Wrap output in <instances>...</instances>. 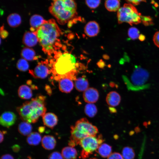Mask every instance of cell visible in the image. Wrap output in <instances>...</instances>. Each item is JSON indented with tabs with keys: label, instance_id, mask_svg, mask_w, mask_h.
<instances>
[{
	"label": "cell",
	"instance_id": "3",
	"mask_svg": "<svg viewBox=\"0 0 159 159\" xmlns=\"http://www.w3.org/2000/svg\"><path fill=\"white\" fill-rule=\"evenodd\" d=\"M52 1L49 11L59 24H71L78 20L77 5L74 0Z\"/></svg>",
	"mask_w": 159,
	"mask_h": 159
},
{
	"label": "cell",
	"instance_id": "41",
	"mask_svg": "<svg viewBox=\"0 0 159 159\" xmlns=\"http://www.w3.org/2000/svg\"><path fill=\"white\" fill-rule=\"evenodd\" d=\"M45 130V127H40L39 128L38 130L40 133H42L44 132Z\"/></svg>",
	"mask_w": 159,
	"mask_h": 159
},
{
	"label": "cell",
	"instance_id": "14",
	"mask_svg": "<svg viewBox=\"0 0 159 159\" xmlns=\"http://www.w3.org/2000/svg\"><path fill=\"white\" fill-rule=\"evenodd\" d=\"M42 117L44 125L52 129H53L57 123L58 117L53 113H47Z\"/></svg>",
	"mask_w": 159,
	"mask_h": 159
},
{
	"label": "cell",
	"instance_id": "19",
	"mask_svg": "<svg viewBox=\"0 0 159 159\" xmlns=\"http://www.w3.org/2000/svg\"><path fill=\"white\" fill-rule=\"evenodd\" d=\"M62 155L64 159H76L77 152L74 147L67 146L62 149Z\"/></svg>",
	"mask_w": 159,
	"mask_h": 159
},
{
	"label": "cell",
	"instance_id": "24",
	"mask_svg": "<svg viewBox=\"0 0 159 159\" xmlns=\"http://www.w3.org/2000/svg\"><path fill=\"white\" fill-rule=\"evenodd\" d=\"M32 127L29 122L26 121L21 122L19 125L18 130L19 132L24 136L28 135L32 132Z\"/></svg>",
	"mask_w": 159,
	"mask_h": 159
},
{
	"label": "cell",
	"instance_id": "27",
	"mask_svg": "<svg viewBox=\"0 0 159 159\" xmlns=\"http://www.w3.org/2000/svg\"><path fill=\"white\" fill-rule=\"evenodd\" d=\"M120 5L119 0H106L105 3L106 9L111 12L117 11L120 8Z\"/></svg>",
	"mask_w": 159,
	"mask_h": 159
},
{
	"label": "cell",
	"instance_id": "10",
	"mask_svg": "<svg viewBox=\"0 0 159 159\" xmlns=\"http://www.w3.org/2000/svg\"><path fill=\"white\" fill-rule=\"evenodd\" d=\"M16 120V116L14 112H5L0 116V123L2 126L8 128L14 124Z\"/></svg>",
	"mask_w": 159,
	"mask_h": 159
},
{
	"label": "cell",
	"instance_id": "9",
	"mask_svg": "<svg viewBox=\"0 0 159 159\" xmlns=\"http://www.w3.org/2000/svg\"><path fill=\"white\" fill-rule=\"evenodd\" d=\"M29 73L36 78L43 79L51 72L47 62H39L33 70H29Z\"/></svg>",
	"mask_w": 159,
	"mask_h": 159
},
{
	"label": "cell",
	"instance_id": "7",
	"mask_svg": "<svg viewBox=\"0 0 159 159\" xmlns=\"http://www.w3.org/2000/svg\"><path fill=\"white\" fill-rule=\"evenodd\" d=\"M142 15L136 8L130 4H125L117 11L118 23H127L131 25L137 24L142 21Z\"/></svg>",
	"mask_w": 159,
	"mask_h": 159
},
{
	"label": "cell",
	"instance_id": "39",
	"mask_svg": "<svg viewBox=\"0 0 159 159\" xmlns=\"http://www.w3.org/2000/svg\"><path fill=\"white\" fill-rule=\"evenodd\" d=\"M0 159H14V158L11 155L6 154L2 155Z\"/></svg>",
	"mask_w": 159,
	"mask_h": 159
},
{
	"label": "cell",
	"instance_id": "15",
	"mask_svg": "<svg viewBox=\"0 0 159 159\" xmlns=\"http://www.w3.org/2000/svg\"><path fill=\"white\" fill-rule=\"evenodd\" d=\"M58 81L59 88L61 92L69 93L73 90L74 84L71 79L65 78L61 79Z\"/></svg>",
	"mask_w": 159,
	"mask_h": 159
},
{
	"label": "cell",
	"instance_id": "38",
	"mask_svg": "<svg viewBox=\"0 0 159 159\" xmlns=\"http://www.w3.org/2000/svg\"><path fill=\"white\" fill-rule=\"evenodd\" d=\"M8 35V32L4 29V26L3 25L1 27L0 29L1 37H2V38L4 39L6 38Z\"/></svg>",
	"mask_w": 159,
	"mask_h": 159
},
{
	"label": "cell",
	"instance_id": "35",
	"mask_svg": "<svg viewBox=\"0 0 159 159\" xmlns=\"http://www.w3.org/2000/svg\"><path fill=\"white\" fill-rule=\"evenodd\" d=\"M141 21L143 24L147 26L151 24L152 23V20L149 16H144L142 15Z\"/></svg>",
	"mask_w": 159,
	"mask_h": 159
},
{
	"label": "cell",
	"instance_id": "6",
	"mask_svg": "<svg viewBox=\"0 0 159 159\" xmlns=\"http://www.w3.org/2000/svg\"><path fill=\"white\" fill-rule=\"evenodd\" d=\"M149 74L145 69L137 67L131 75L130 80L125 78V81L129 90L139 91L148 88L149 86L148 82Z\"/></svg>",
	"mask_w": 159,
	"mask_h": 159
},
{
	"label": "cell",
	"instance_id": "22",
	"mask_svg": "<svg viewBox=\"0 0 159 159\" xmlns=\"http://www.w3.org/2000/svg\"><path fill=\"white\" fill-rule=\"evenodd\" d=\"M96 151L102 157L108 158L112 153V148L108 144L103 143L99 146Z\"/></svg>",
	"mask_w": 159,
	"mask_h": 159
},
{
	"label": "cell",
	"instance_id": "40",
	"mask_svg": "<svg viewBox=\"0 0 159 159\" xmlns=\"http://www.w3.org/2000/svg\"><path fill=\"white\" fill-rule=\"evenodd\" d=\"M13 150L15 152H17L20 149L19 146L17 145H14L12 147Z\"/></svg>",
	"mask_w": 159,
	"mask_h": 159
},
{
	"label": "cell",
	"instance_id": "16",
	"mask_svg": "<svg viewBox=\"0 0 159 159\" xmlns=\"http://www.w3.org/2000/svg\"><path fill=\"white\" fill-rule=\"evenodd\" d=\"M46 21L42 16L39 15L35 14L32 16L29 20L31 31L35 32Z\"/></svg>",
	"mask_w": 159,
	"mask_h": 159
},
{
	"label": "cell",
	"instance_id": "8",
	"mask_svg": "<svg viewBox=\"0 0 159 159\" xmlns=\"http://www.w3.org/2000/svg\"><path fill=\"white\" fill-rule=\"evenodd\" d=\"M102 135L96 136H89L81 139L79 145L82 148L81 153V156L83 159L88 158L96 151L99 146L104 142Z\"/></svg>",
	"mask_w": 159,
	"mask_h": 159
},
{
	"label": "cell",
	"instance_id": "23",
	"mask_svg": "<svg viewBox=\"0 0 159 159\" xmlns=\"http://www.w3.org/2000/svg\"><path fill=\"white\" fill-rule=\"evenodd\" d=\"M7 22L11 27H16L21 24V18L18 14L16 13H12L7 17Z\"/></svg>",
	"mask_w": 159,
	"mask_h": 159
},
{
	"label": "cell",
	"instance_id": "44",
	"mask_svg": "<svg viewBox=\"0 0 159 159\" xmlns=\"http://www.w3.org/2000/svg\"><path fill=\"white\" fill-rule=\"evenodd\" d=\"M89 159H98L96 158H90Z\"/></svg>",
	"mask_w": 159,
	"mask_h": 159
},
{
	"label": "cell",
	"instance_id": "28",
	"mask_svg": "<svg viewBox=\"0 0 159 159\" xmlns=\"http://www.w3.org/2000/svg\"><path fill=\"white\" fill-rule=\"evenodd\" d=\"M84 111L85 114L90 117H94L97 112L96 106L93 103L87 104L85 106Z\"/></svg>",
	"mask_w": 159,
	"mask_h": 159
},
{
	"label": "cell",
	"instance_id": "36",
	"mask_svg": "<svg viewBox=\"0 0 159 159\" xmlns=\"http://www.w3.org/2000/svg\"><path fill=\"white\" fill-rule=\"evenodd\" d=\"M153 40L155 44L159 48V31L155 33L153 36Z\"/></svg>",
	"mask_w": 159,
	"mask_h": 159
},
{
	"label": "cell",
	"instance_id": "1",
	"mask_svg": "<svg viewBox=\"0 0 159 159\" xmlns=\"http://www.w3.org/2000/svg\"><path fill=\"white\" fill-rule=\"evenodd\" d=\"M34 32L45 53L51 56L57 52L61 47V31L54 19L46 20Z\"/></svg>",
	"mask_w": 159,
	"mask_h": 159
},
{
	"label": "cell",
	"instance_id": "11",
	"mask_svg": "<svg viewBox=\"0 0 159 159\" xmlns=\"http://www.w3.org/2000/svg\"><path fill=\"white\" fill-rule=\"evenodd\" d=\"M83 97L85 102L88 103H93L98 100L99 92L96 89L93 87L88 88L84 91Z\"/></svg>",
	"mask_w": 159,
	"mask_h": 159
},
{
	"label": "cell",
	"instance_id": "20",
	"mask_svg": "<svg viewBox=\"0 0 159 159\" xmlns=\"http://www.w3.org/2000/svg\"><path fill=\"white\" fill-rule=\"evenodd\" d=\"M74 81V86L77 91L84 92L89 88L88 81L85 77H82L77 78Z\"/></svg>",
	"mask_w": 159,
	"mask_h": 159
},
{
	"label": "cell",
	"instance_id": "12",
	"mask_svg": "<svg viewBox=\"0 0 159 159\" xmlns=\"http://www.w3.org/2000/svg\"><path fill=\"white\" fill-rule=\"evenodd\" d=\"M38 42V38L34 32L28 31L24 33L23 38V42L26 46L29 47H34Z\"/></svg>",
	"mask_w": 159,
	"mask_h": 159
},
{
	"label": "cell",
	"instance_id": "4",
	"mask_svg": "<svg viewBox=\"0 0 159 159\" xmlns=\"http://www.w3.org/2000/svg\"><path fill=\"white\" fill-rule=\"evenodd\" d=\"M46 97L39 95L27 101L16 108L21 120L29 123L37 122L39 117H42L46 111Z\"/></svg>",
	"mask_w": 159,
	"mask_h": 159
},
{
	"label": "cell",
	"instance_id": "37",
	"mask_svg": "<svg viewBox=\"0 0 159 159\" xmlns=\"http://www.w3.org/2000/svg\"><path fill=\"white\" fill-rule=\"evenodd\" d=\"M129 4L133 5H138L142 2H145L146 0H125Z\"/></svg>",
	"mask_w": 159,
	"mask_h": 159
},
{
	"label": "cell",
	"instance_id": "31",
	"mask_svg": "<svg viewBox=\"0 0 159 159\" xmlns=\"http://www.w3.org/2000/svg\"><path fill=\"white\" fill-rule=\"evenodd\" d=\"M139 30L135 27L130 28L128 31V35L129 37L132 40H135L139 38L140 36Z\"/></svg>",
	"mask_w": 159,
	"mask_h": 159
},
{
	"label": "cell",
	"instance_id": "13",
	"mask_svg": "<svg viewBox=\"0 0 159 159\" xmlns=\"http://www.w3.org/2000/svg\"><path fill=\"white\" fill-rule=\"evenodd\" d=\"M85 32L89 37L96 36L100 31L98 23L95 21H91L88 22L85 27Z\"/></svg>",
	"mask_w": 159,
	"mask_h": 159
},
{
	"label": "cell",
	"instance_id": "42",
	"mask_svg": "<svg viewBox=\"0 0 159 159\" xmlns=\"http://www.w3.org/2000/svg\"><path fill=\"white\" fill-rule=\"evenodd\" d=\"M3 132L1 131H0V143H1L3 141L4 139V136L3 135Z\"/></svg>",
	"mask_w": 159,
	"mask_h": 159
},
{
	"label": "cell",
	"instance_id": "25",
	"mask_svg": "<svg viewBox=\"0 0 159 159\" xmlns=\"http://www.w3.org/2000/svg\"><path fill=\"white\" fill-rule=\"evenodd\" d=\"M21 55L23 59L26 60L32 61L37 58L34 50L29 47L24 48L21 50Z\"/></svg>",
	"mask_w": 159,
	"mask_h": 159
},
{
	"label": "cell",
	"instance_id": "17",
	"mask_svg": "<svg viewBox=\"0 0 159 159\" xmlns=\"http://www.w3.org/2000/svg\"><path fill=\"white\" fill-rule=\"evenodd\" d=\"M107 104L111 107H115L118 106L120 103L121 97L117 92L112 91L107 94L106 98Z\"/></svg>",
	"mask_w": 159,
	"mask_h": 159
},
{
	"label": "cell",
	"instance_id": "26",
	"mask_svg": "<svg viewBox=\"0 0 159 159\" xmlns=\"http://www.w3.org/2000/svg\"><path fill=\"white\" fill-rule=\"evenodd\" d=\"M41 140L40 135L36 132H31L28 135L26 141L30 145H38Z\"/></svg>",
	"mask_w": 159,
	"mask_h": 159
},
{
	"label": "cell",
	"instance_id": "18",
	"mask_svg": "<svg viewBox=\"0 0 159 159\" xmlns=\"http://www.w3.org/2000/svg\"><path fill=\"white\" fill-rule=\"evenodd\" d=\"M42 146L47 150L54 149L56 145V141L55 138L52 136L47 135L44 136L41 140Z\"/></svg>",
	"mask_w": 159,
	"mask_h": 159
},
{
	"label": "cell",
	"instance_id": "5",
	"mask_svg": "<svg viewBox=\"0 0 159 159\" xmlns=\"http://www.w3.org/2000/svg\"><path fill=\"white\" fill-rule=\"evenodd\" d=\"M71 136L68 142L69 146L73 147L79 144L80 140L89 136H96L98 132L97 127L85 118L78 120L70 127Z\"/></svg>",
	"mask_w": 159,
	"mask_h": 159
},
{
	"label": "cell",
	"instance_id": "33",
	"mask_svg": "<svg viewBox=\"0 0 159 159\" xmlns=\"http://www.w3.org/2000/svg\"><path fill=\"white\" fill-rule=\"evenodd\" d=\"M48 159H63V158L62 155L59 152H54L49 155Z\"/></svg>",
	"mask_w": 159,
	"mask_h": 159
},
{
	"label": "cell",
	"instance_id": "30",
	"mask_svg": "<svg viewBox=\"0 0 159 159\" xmlns=\"http://www.w3.org/2000/svg\"><path fill=\"white\" fill-rule=\"evenodd\" d=\"M16 67L20 71L25 72L29 69V64L26 60L21 58L19 59L17 61Z\"/></svg>",
	"mask_w": 159,
	"mask_h": 159
},
{
	"label": "cell",
	"instance_id": "2",
	"mask_svg": "<svg viewBox=\"0 0 159 159\" xmlns=\"http://www.w3.org/2000/svg\"><path fill=\"white\" fill-rule=\"evenodd\" d=\"M55 54L54 59L49 65L54 80L59 81L67 78L75 80L77 74L75 57L66 52L60 54L57 52Z\"/></svg>",
	"mask_w": 159,
	"mask_h": 159
},
{
	"label": "cell",
	"instance_id": "43",
	"mask_svg": "<svg viewBox=\"0 0 159 159\" xmlns=\"http://www.w3.org/2000/svg\"><path fill=\"white\" fill-rule=\"evenodd\" d=\"M139 39L140 41H143L145 39V37L144 36V35H140L139 37Z\"/></svg>",
	"mask_w": 159,
	"mask_h": 159
},
{
	"label": "cell",
	"instance_id": "32",
	"mask_svg": "<svg viewBox=\"0 0 159 159\" xmlns=\"http://www.w3.org/2000/svg\"><path fill=\"white\" fill-rule=\"evenodd\" d=\"M87 5L90 8L95 9L100 5L101 0H85Z\"/></svg>",
	"mask_w": 159,
	"mask_h": 159
},
{
	"label": "cell",
	"instance_id": "21",
	"mask_svg": "<svg viewBox=\"0 0 159 159\" xmlns=\"http://www.w3.org/2000/svg\"><path fill=\"white\" fill-rule=\"evenodd\" d=\"M19 96L21 99H29L32 96V93L31 88L26 85H22L20 86L18 90Z\"/></svg>",
	"mask_w": 159,
	"mask_h": 159
},
{
	"label": "cell",
	"instance_id": "34",
	"mask_svg": "<svg viewBox=\"0 0 159 159\" xmlns=\"http://www.w3.org/2000/svg\"><path fill=\"white\" fill-rule=\"evenodd\" d=\"M107 159H124L120 153L117 152L112 153L107 158Z\"/></svg>",
	"mask_w": 159,
	"mask_h": 159
},
{
	"label": "cell",
	"instance_id": "29",
	"mask_svg": "<svg viewBox=\"0 0 159 159\" xmlns=\"http://www.w3.org/2000/svg\"><path fill=\"white\" fill-rule=\"evenodd\" d=\"M122 155L124 159H134L135 153L132 148L126 146L123 148L122 150Z\"/></svg>",
	"mask_w": 159,
	"mask_h": 159
}]
</instances>
